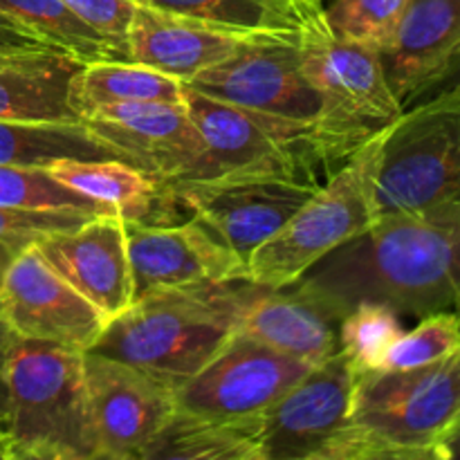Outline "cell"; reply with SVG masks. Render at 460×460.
Here are the masks:
<instances>
[{
    "instance_id": "cell-1",
    "label": "cell",
    "mask_w": 460,
    "mask_h": 460,
    "mask_svg": "<svg viewBox=\"0 0 460 460\" xmlns=\"http://www.w3.org/2000/svg\"><path fill=\"white\" fill-rule=\"evenodd\" d=\"M292 286L337 322L358 304L460 317V209L377 216Z\"/></svg>"
},
{
    "instance_id": "cell-2",
    "label": "cell",
    "mask_w": 460,
    "mask_h": 460,
    "mask_svg": "<svg viewBox=\"0 0 460 460\" xmlns=\"http://www.w3.org/2000/svg\"><path fill=\"white\" fill-rule=\"evenodd\" d=\"M353 377L349 422L314 460H443L460 418V350L427 367Z\"/></svg>"
},
{
    "instance_id": "cell-3",
    "label": "cell",
    "mask_w": 460,
    "mask_h": 460,
    "mask_svg": "<svg viewBox=\"0 0 460 460\" xmlns=\"http://www.w3.org/2000/svg\"><path fill=\"white\" fill-rule=\"evenodd\" d=\"M254 288L250 281H227L146 292L106 323L90 350L175 386L205 368L236 335Z\"/></svg>"
},
{
    "instance_id": "cell-4",
    "label": "cell",
    "mask_w": 460,
    "mask_h": 460,
    "mask_svg": "<svg viewBox=\"0 0 460 460\" xmlns=\"http://www.w3.org/2000/svg\"><path fill=\"white\" fill-rule=\"evenodd\" d=\"M4 386L7 460H97L81 350L12 332Z\"/></svg>"
},
{
    "instance_id": "cell-5",
    "label": "cell",
    "mask_w": 460,
    "mask_h": 460,
    "mask_svg": "<svg viewBox=\"0 0 460 460\" xmlns=\"http://www.w3.org/2000/svg\"><path fill=\"white\" fill-rule=\"evenodd\" d=\"M373 207L376 218L460 209V88L420 99L382 130Z\"/></svg>"
},
{
    "instance_id": "cell-6",
    "label": "cell",
    "mask_w": 460,
    "mask_h": 460,
    "mask_svg": "<svg viewBox=\"0 0 460 460\" xmlns=\"http://www.w3.org/2000/svg\"><path fill=\"white\" fill-rule=\"evenodd\" d=\"M296 43L301 70L322 99L314 126L331 160L341 166L398 119L404 106L386 81L380 52L337 36L326 13L310 22Z\"/></svg>"
},
{
    "instance_id": "cell-7",
    "label": "cell",
    "mask_w": 460,
    "mask_h": 460,
    "mask_svg": "<svg viewBox=\"0 0 460 460\" xmlns=\"http://www.w3.org/2000/svg\"><path fill=\"white\" fill-rule=\"evenodd\" d=\"M184 103L205 142L200 180L290 178L323 184L340 166L314 121L288 119L205 97L184 84Z\"/></svg>"
},
{
    "instance_id": "cell-8",
    "label": "cell",
    "mask_w": 460,
    "mask_h": 460,
    "mask_svg": "<svg viewBox=\"0 0 460 460\" xmlns=\"http://www.w3.org/2000/svg\"><path fill=\"white\" fill-rule=\"evenodd\" d=\"M382 130L340 166L304 207L247 259V281L286 288L314 263L362 234L376 218L373 184Z\"/></svg>"
},
{
    "instance_id": "cell-9",
    "label": "cell",
    "mask_w": 460,
    "mask_h": 460,
    "mask_svg": "<svg viewBox=\"0 0 460 460\" xmlns=\"http://www.w3.org/2000/svg\"><path fill=\"white\" fill-rule=\"evenodd\" d=\"M310 364L236 335L205 368L175 385V409L227 422H261Z\"/></svg>"
},
{
    "instance_id": "cell-10",
    "label": "cell",
    "mask_w": 460,
    "mask_h": 460,
    "mask_svg": "<svg viewBox=\"0 0 460 460\" xmlns=\"http://www.w3.org/2000/svg\"><path fill=\"white\" fill-rule=\"evenodd\" d=\"M187 85L205 97L268 115L317 121L322 99L301 70L296 36H250L225 61L198 72Z\"/></svg>"
},
{
    "instance_id": "cell-11",
    "label": "cell",
    "mask_w": 460,
    "mask_h": 460,
    "mask_svg": "<svg viewBox=\"0 0 460 460\" xmlns=\"http://www.w3.org/2000/svg\"><path fill=\"white\" fill-rule=\"evenodd\" d=\"M211 234L247 263L322 184L290 178H218L164 184Z\"/></svg>"
},
{
    "instance_id": "cell-12",
    "label": "cell",
    "mask_w": 460,
    "mask_h": 460,
    "mask_svg": "<svg viewBox=\"0 0 460 460\" xmlns=\"http://www.w3.org/2000/svg\"><path fill=\"white\" fill-rule=\"evenodd\" d=\"M84 376L97 460H142L173 416V385L94 350L84 353Z\"/></svg>"
},
{
    "instance_id": "cell-13",
    "label": "cell",
    "mask_w": 460,
    "mask_h": 460,
    "mask_svg": "<svg viewBox=\"0 0 460 460\" xmlns=\"http://www.w3.org/2000/svg\"><path fill=\"white\" fill-rule=\"evenodd\" d=\"M0 317L16 337L49 341L81 353L97 344L108 323L34 245L18 252L4 272Z\"/></svg>"
},
{
    "instance_id": "cell-14",
    "label": "cell",
    "mask_w": 460,
    "mask_h": 460,
    "mask_svg": "<svg viewBox=\"0 0 460 460\" xmlns=\"http://www.w3.org/2000/svg\"><path fill=\"white\" fill-rule=\"evenodd\" d=\"M84 124L126 164L164 184L200 180L205 171V142L184 102L112 103L97 108Z\"/></svg>"
},
{
    "instance_id": "cell-15",
    "label": "cell",
    "mask_w": 460,
    "mask_h": 460,
    "mask_svg": "<svg viewBox=\"0 0 460 460\" xmlns=\"http://www.w3.org/2000/svg\"><path fill=\"white\" fill-rule=\"evenodd\" d=\"M353 367L344 353L314 364L261 420V460H314L349 422Z\"/></svg>"
},
{
    "instance_id": "cell-16",
    "label": "cell",
    "mask_w": 460,
    "mask_h": 460,
    "mask_svg": "<svg viewBox=\"0 0 460 460\" xmlns=\"http://www.w3.org/2000/svg\"><path fill=\"white\" fill-rule=\"evenodd\" d=\"M135 299L200 283L247 281V263L196 218L182 225L126 223Z\"/></svg>"
},
{
    "instance_id": "cell-17",
    "label": "cell",
    "mask_w": 460,
    "mask_h": 460,
    "mask_svg": "<svg viewBox=\"0 0 460 460\" xmlns=\"http://www.w3.org/2000/svg\"><path fill=\"white\" fill-rule=\"evenodd\" d=\"M45 261L90 301L106 322L135 301L133 270L124 218L99 214L70 232L48 234L34 243Z\"/></svg>"
},
{
    "instance_id": "cell-18",
    "label": "cell",
    "mask_w": 460,
    "mask_h": 460,
    "mask_svg": "<svg viewBox=\"0 0 460 460\" xmlns=\"http://www.w3.org/2000/svg\"><path fill=\"white\" fill-rule=\"evenodd\" d=\"M460 52V0H407L380 49L386 81L400 103H416Z\"/></svg>"
},
{
    "instance_id": "cell-19",
    "label": "cell",
    "mask_w": 460,
    "mask_h": 460,
    "mask_svg": "<svg viewBox=\"0 0 460 460\" xmlns=\"http://www.w3.org/2000/svg\"><path fill=\"white\" fill-rule=\"evenodd\" d=\"M250 36L137 3L128 30V61L184 81L232 57Z\"/></svg>"
},
{
    "instance_id": "cell-20",
    "label": "cell",
    "mask_w": 460,
    "mask_h": 460,
    "mask_svg": "<svg viewBox=\"0 0 460 460\" xmlns=\"http://www.w3.org/2000/svg\"><path fill=\"white\" fill-rule=\"evenodd\" d=\"M236 332L310 367L340 353V322L295 286H256Z\"/></svg>"
},
{
    "instance_id": "cell-21",
    "label": "cell",
    "mask_w": 460,
    "mask_h": 460,
    "mask_svg": "<svg viewBox=\"0 0 460 460\" xmlns=\"http://www.w3.org/2000/svg\"><path fill=\"white\" fill-rule=\"evenodd\" d=\"M49 175L72 191L102 202L126 223L173 225L182 209L164 182L121 160H58Z\"/></svg>"
},
{
    "instance_id": "cell-22",
    "label": "cell",
    "mask_w": 460,
    "mask_h": 460,
    "mask_svg": "<svg viewBox=\"0 0 460 460\" xmlns=\"http://www.w3.org/2000/svg\"><path fill=\"white\" fill-rule=\"evenodd\" d=\"M79 61L61 52L0 58V119L21 124H79L70 103Z\"/></svg>"
},
{
    "instance_id": "cell-23",
    "label": "cell",
    "mask_w": 460,
    "mask_h": 460,
    "mask_svg": "<svg viewBox=\"0 0 460 460\" xmlns=\"http://www.w3.org/2000/svg\"><path fill=\"white\" fill-rule=\"evenodd\" d=\"M142 460H261V422H227L175 409Z\"/></svg>"
},
{
    "instance_id": "cell-24",
    "label": "cell",
    "mask_w": 460,
    "mask_h": 460,
    "mask_svg": "<svg viewBox=\"0 0 460 460\" xmlns=\"http://www.w3.org/2000/svg\"><path fill=\"white\" fill-rule=\"evenodd\" d=\"M238 34L299 36L326 13L322 0H135Z\"/></svg>"
},
{
    "instance_id": "cell-25",
    "label": "cell",
    "mask_w": 460,
    "mask_h": 460,
    "mask_svg": "<svg viewBox=\"0 0 460 460\" xmlns=\"http://www.w3.org/2000/svg\"><path fill=\"white\" fill-rule=\"evenodd\" d=\"M135 102H184V81L133 61H94L76 70L70 103L81 121L97 108Z\"/></svg>"
},
{
    "instance_id": "cell-26",
    "label": "cell",
    "mask_w": 460,
    "mask_h": 460,
    "mask_svg": "<svg viewBox=\"0 0 460 460\" xmlns=\"http://www.w3.org/2000/svg\"><path fill=\"white\" fill-rule=\"evenodd\" d=\"M58 160H121V155L84 121L21 124L0 119V164L48 169Z\"/></svg>"
},
{
    "instance_id": "cell-27",
    "label": "cell",
    "mask_w": 460,
    "mask_h": 460,
    "mask_svg": "<svg viewBox=\"0 0 460 460\" xmlns=\"http://www.w3.org/2000/svg\"><path fill=\"white\" fill-rule=\"evenodd\" d=\"M0 13L34 31L81 66L94 61H124L111 43L85 25L63 0H0Z\"/></svg>"
},
{
    "instance_id": "cell-28",
    "label": "cell",
    "mask_w": 460,
    "mask_h": 460,
    "mask_svg": "<svg viewBox=\"0 0 460 460\" xmlns=\"http://www.w3.org/2000/svg\"><path fill=\"white\" fill-rule=\"evenodd\" d=\"M0 207L12 209L81 211V214H115L102 202L72 191L39 166L0 164Z\"/></svg>"
},
{
    "instance_id": "cell-29",
    "label": "cell",
    "mask_w": 460,
    "mask_h": 460,
    "mask_svg": "<svg viewBox=\"0 0 460 460\" xmlns=\"http://www.w3.org/2000/svg\"><path fill=\"white\" fill-rule=\"evenodd\" d=\"M400 317L380 304H358L340 319V350L353 371L380 368L394 341L402 335Z\"/></svg>"
},
{
    "instance_id": "cell-30",
    "label": "cell",
    "mask_w": 460,
    "mask_h": 460,
    "mask_svg": "<svg viewBox=\"0 0 460 460\" xmlns=\"http://www.w3.org/2000/svg\"><path fill=\"white\" fill-rule=\"evenodd\" d=\"M460 350V317L438 313L422 317L413 331L402 332L386 353L380 368H418L452 358Z\"/></svg>"
},
{
    "instance_id": "cell-31",
    "label": "cell",
    "mask_w": 460,
    "mask_h": 460,
    "mask_svg": "<svg viewBox=\"0 0 460 460\" xmlns=\"http://www.w3.org/2000/svg\"><path fill=\"white\" fill-rule=\"evenodd\" d=\"M407 0H332L326 21L337 36L371 45L380 52L389 43Z\"/></svg>"
},
{
    "instance_id": "cell-32",
    "label": "cell",
    "mask_w": 460,
    "mask_h": 460,
    "mask_svg": "<svg viewBox=\"0 0 460 460\" xmlns=\"http://www.w3.org/2000/svg\"><path fill=\"white\" fill-rule=\"evenodd\" d=\"M88 218H93V214L0 207V243L21 252L48 234L70 232V229L81 227Z\"/></svg>"
},
{
    "instance_id": "cell-33",
    "label": "cell",
    "mask_w": 460,
    "mask_h": 460,
    "mask_svg": "<svg viewBox=\"0 0 460 460\" xmlns=\"http://www.w3.org/2000/svg\"><path fill=\"white\" fill-rule=\"evenodd\" d=\"M81 21L93 27L111 48L128 61V30L137 3L135 0H63Z\"/></svg>"
},
{
    "instance_id": "cell-34",
    "label": "cell",
    "mask_w": 460,
    "mask_h": 460,
    "mask_svg": "<svg viewBox=\"0 0 460 460\" xmlns=\"http://www.w3.org/2000/svg\"><path fill=\"white\" fill-rule=\"evenodd\" d=\"M39 52H58V49H54L48 40L36 36L34 31L25 30V27L18 25L16 21H12L9 16L0 13V58Z\"/></svg>"
},
{
    "instance_id": "cell-35",
    "label": "cell",
    "mask_w": 460,
    "mask_h": 460,
    "mask_svg": "<svg viewBox=\"0 0 460 460\" xmlns=\"http://www.w3.org/2000/svg\"><path fill=\"white\" fill-rule=\"evenodd\" d=\"M447 88H460V52L452 58V61H449V66L445 67L438 76H436L434 84L429 85V90L422 94V99L429 97V94H434V93H438V90H447ZM418 102H420V99H418Z\"/></svg>"
},
{
    "instance_id": "cell-36",
    "label": "cell",
    "mask_w": 460,
    "mask_h": 460,
    "mask_svg": "<svg viewBox=\"0 0 460 460\" xmlns=\"http://www.w3.org/2000/svg\"><path fill=\"white\" fill-rule=\"evenodd\" d=\"M12 340V331L7 323L0 317V429H3L4 420V407H7V386H4V359H7V346ZM3 440V438H0Z\"/></svg>"
},
{
    "instance_id": "cell-37",
    "label": "cell",
    "mask_w": 460,
    "mask_h": 460,
    "mask_svg": "<svg viewBox=\"0 0 460 460\" xmlns=\"http://www.w3.org/2000/svg\"><path fill=\"white\" fill-rule=\"evenodd\" d=\"M460 458V418L443 443V460Z\"/></svg>"
},
{
    "instance_id": "cell-38",
    "label": "cell",
    "mask_w": 460,
    "mask_h": 460,
    "mask_svg": "<svg viewBox=\"0 0 460 460\" xmlns=\"http://www.w3.org/2000/svg\"><path fill=\"white\" fill-rule=\"evenodd\" d=\"M16 254H18L16 250H12V247H9V245H4V243H0V283H3L4 272H7L9 263H12V259H13V256H16Z\"/></svg>"
},
{
    "instance_id": "cell-39",
    "label": "cell",
    "mask_w": 460,
    "mask_h": 460,
    "mask_svg": "<svg viewBox=\"0 0 460 460\" xmlns=\"http://www.w3.org/2000/svg\"><path fill=\"white\" fill-rule=\"evenodd\" d=\"M0 460H7V449H4L3 440H0Z\"/></svg>"
}]
</instances>
